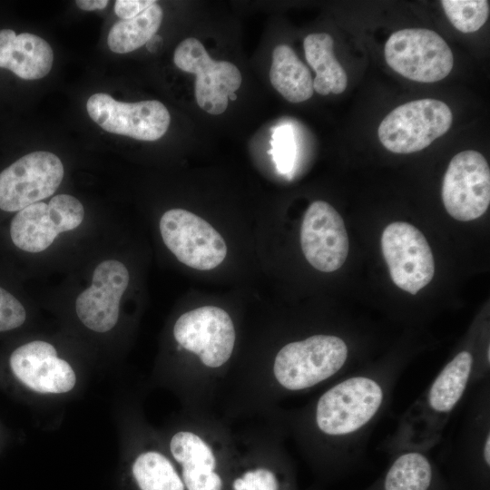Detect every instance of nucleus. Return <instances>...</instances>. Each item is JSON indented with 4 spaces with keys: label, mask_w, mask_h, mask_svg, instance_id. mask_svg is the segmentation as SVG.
Segmentation results:
<instances>
[{
    "label": "nucleus",
    "mask_w": 490,
    "mask_h": 490,
    "mask_svg": "<svg viewBox=\"0 0 490 490\" xmlns=\"http://www.w3.org/2000/svg\"><path fill=\"white\" fill-rule=\"evenodd\" d=\"M397 377L371 370L342 377L318 398L315 429L348 460L385 409Z\"/></svg>",
    "instance_id": "1"
},
{
    "label": "nucleus",
    "mask_w": 490,
    "mask_h": 490,
    "mask_svg": "<svg viewBox=\"0 0 490 490\" xmlns=\"http://www.w3.org/2000/svg\"><path fill=\"white\" fill-rule=\"evenodd\" d=\"M475 359L469 350H461L449 360L427 390L405 413L388 446L427 451L439 440L451 414L468 386L476 379Z\"/></svg>",
    "instance_id": "2"
},
{
    "label": "nucleus",
    "mask_w": 490,
    "mask_h": 490,
    "mask_svg": "<svg viewBox=\"0 0 490 490\" xmlns=\"http://www.w3.org/2000/svg\"><path fill=\"white\" fill-rule=\"evenodd\" d=\"M349 358L342 338L316 334L284 345L276 354L272 372L287 391H305L340 376Z\"/></svg>",
    "instance_id": "3"
},
{
    "label": "nucleus",
    "mask_w": 490,
    "mask_h": 490,
    "mask_svg": "<svg viewBox=\"0 0 490 490\" xmlns=\"http://www.w3.org/2000/svg\"><path fill=\"white\" fill-rule=\"evenodd\" d=\"M452 120V112L445 103L432 98L415 100L391 111L380 122L377 135L387 150L413 153L445 134Z\"/></svg>",
    "instance_id": "4"
},
{
    "label": "nucleus",
    "mask_w": 490,
    "mask_h": 490,
    "mask_svg": "<svg viewBox=\"0 0 490 490\" xmlns=\"http://www.w3.org/2000/svg\"><path fill=\"white\" fill-rule=\"evenodd\" d=\"M388 66L400 75L419 83L446 78L453 68L450 47L436 32L407 28L393 33L384 48Z\"/></svg>",
    "instance_id": "5"
},
{
    "label": "nucleus",
    "mask_w": 490,
    "mask_h": 490,
    "mask_svg": "<svg viewBox=\"0 0 490 490\" xmlns=\"http://www.w3.org/2000/svg\"><path fill=\"white\" fill-rule=\"evenodd\" d=\"M165 246L184 265L211 270L227 256L222 236L204 219L184 209H171L160 220Z\"/></svg>",
    "instance_id": "6"
},
{
    "label": "nucleus",
    "mask_w": 490,
    "mask_h": 490,
    "mask_svg": "<svg viewBox=\"0 0 490 490\" xmlns=\"http://www.w3.org/2000/svg\"><path fill=\"white\" fill-rule=\"evenodd\" d=\"M173 336L185 350L210 368L222 367L231 357L236 330L229 313L216 306H202L181 314Z\"/></svg>",
    "instance_id": "7"
},
{
    "label": "nucleus",
    "mask_w": 490,
    "mask_h": 490,
    "mask_svg": "<svg viewBox=\"0 0 490 490\" xmlns=\"http://www.w3.org/2000/svg\"><path fill=\"white\" fill-rule=\"evenodd\" d=\"M381 249L392 281L415 295L435 274L431 248L423 233L413 225L396 221L388 224L381 236Z\"/></svg>",
    "instance_id": "8"
},
{
    "label": "nucleus",
    "mask_w": 490,
    "mask_h": 490,
    "mask_svg": "<svg viewBox=\"0 0 490 490\" xmlns=\"http://www.w3.org/2000/svg\"><path fill=\"white\" fill-rule=\"evenodd\" d=\"M173 62L180 70L196 75L195 97L202 110L213 115L226 111L230 94L242 82L237 66L227 61H214L203 44L192 37L176 47Z\"/></svg>",
    "instance_id": "9"
},
{
    "label": "nucleus",
    "mask_w": 490,
    "mask_h": 490,
    "mask_svg": "<svg viewBox=\"0 0 490 490\" xmlns=\"http://www.w3.org/2000/svg\"><path fill=\"white\" fill-rule=\"evenodd\" d=\"M84 210L79 200L69 194H57L48 203L38 201L19 211L10 225L14 244L27 252L46 250L64 231L77 228Z\"/></svg>",
    "instance_id": "10"
},
{
    "label": "nucleus",
    "mask_w": 490,
    "mask_h": 490,
    "mask_svg": "<svg viewBox=\"0 0 490 490\" xmlns=\"http://www.w3.org/2000/svg\"><path fill=\"white\" fill-rule=\"evenodd\" d=\"M64 177V166L54 153H28L0 172V209L19 211L51 196Z\"/></svg>",
    "instance_id": "11"
},
{
    "label": "nucleus",
    "mask_w": 490,
    "mask_h": 490,
    "mask_svg": "<svg viewBox=\"0 0 490 490\" xmlns=\"http://www.w3.org/2000/svg\"><path fill=\"white\" fill-rule=\"evenodd\" d=\"M442 200L447 213L460 221L481 217L490 204V170L477 151L466 150L450 161L443 178Z\"/></svg>",
    "instance_id": "12"
},
{
    "label": "nucleus",
    "mask_w": 490,
    "mask_h": 490,
    "mask_svg": "<svg viewBox=\"0 0 490 490\" xmlns=\"http://www.w3.org/2000/svg\"><path fill=\"white\" fill-rule=\"evenodd\" d=\"M86 109L92 120L106 132L140 141L160 139L171 122L167 108L156 100L122 103L97 93L88 99Z\"/></svg>",
    "instance_id": "13"
},
{
    "label": "nucleus",
    "mask_w": 490,
    "mask_h": 490,
    "mask_svg": "<svg viewBox=\"0 0 490 490\" xmlns=\"http://www.w3.org/2000/svg\"><path fill=\"white\" fill-rule=\"evenodd\" d=\"M300 245L308 262L322 272L338 270L348 254L343 219L333 206L315 201L307 209L300 228Z\"/></svg>",
    "instance_id": "14"
},
{
    "label": "nucleus",
    "mask_w": 490,
    "mask_h": 490,
    "mask_svg": "<svg viewBox=\"0 0 490 490\" xmlns=\"http://www.w3.org/2000/svg\"><path fill=\"white\" fill-rule=\"evenodd\" d=\"M129 279L127 268L119 260H106L96 266L91 286L75 301L76 314L86 328L102 333L115 326Z\"/></svg>",
    "instance_id": "15"
},
{
    "label": "nucleus",
    "mask_w": 490,
    "mask_h": 490,
    "mask_svg": "<svg viewBox=\"0 0 490 490\" xmlns=\"http://www.w3.org/2000/svg\"><path fill=\"white\" fill-rule=\"evenodd\" d=\"M10 366L24 385L39 393H65L75 385L72 367L45 341L34 340L17 348L10 357Z\"/></svg>",
    "instance_id": "16"
},
{
    "label": "nucleus",
    "mask_w": 490,
    "mask_h": 490,
    "mask_svg": "<svg viewBox=\"0 0 490 490\" xmlns=\"http://www.w3.org/2000/svg\"><path fill=\"white\" fill-rule=\"evenodd\" d=\"M170 449L181 466V480L187 490H221L222 481L215 471L216 456L200 435L179 431L172 437Z\"/></svg>",
    "instance_id": "17"
},
{
    "label": "nucleus",
    "mask_w": 490,
    "mask_h": 490,
    "mask_svg": "<svg viewBox=\"0 0 490 490\" xmlns=\"http://www.w3.org/2000/svg\"><path fill=\"white\" fill-rule=\"evenodd\" d=\"M53 62L52 47L44 39L30 33L0 30V67L22 79L36 80L50 72Z\"/></svg>",
    "instance_id": "18"
},
{
    "label": "nucleus",
    "mask_w": 490,
    "mask_h": 490,
    "mask_svg": "<svg viewBox=\"0 0 490 490\" xmlns=\"http://www.w3.org/2000/svg\"><path fill=\"white\" fill-rule=\"evenodd\" d=\"M384 475L367 490H446L426 451L397 452Z\"/></svg>",
    "instance_id": "19"
},
{
    "label": "nucleus",
    "mask_w": 490,
    "mask_h": 490,
    "mask_svg": "<svg viewBox=\"0 0 490 490\" xmlns=\"http://www.w3.org/2000/svg\"><path fill=\"white\" fill-rule=\"evenodd\" d=\"M303 46L306 60L316 72L314 91L321 95L343 93L347 88L348 76L334 55L331 35L327 33L309 34L305 37Z\"/></svg>",
    "instance_id": "20"
},
{
    "label": "nucleus",
    "mask_w": 490,
    "mask_h": 490,
    "mask_svg": "<svg viewBox=\"0 0 490 490\" xmlns=\"http://www.w3.org/2000/svg\"><path fill=\"white\" fill-rule=\"evenodd\" d=\"M270 80L272 86L290 103H302L313 95L311 74L289 45L279 44L274 48Z\"/></svg>",
    "instance_id": "21"
},
{
    "label": "nucleus",
    "mask_w": 490,
    "mask_h": 490,
    "mask_svg": "<svg viewBox=\"0 0 490 490\" xmlns=\"http://www.w3.org/2000/svg\"><path fill=\"white\" fill-rule=\"evenodd\" d=\"M162 16V9L156 2L135 17L118 21L108 34L110 50L126 54L147 44L158 31Z\"/></svg>",
    "instance_id": "22"
},
{
    "label": "nucleus",
    "mask_w": 490,
    "mask_h": 490,
    "mask_svg": "<svg viewBox=\"0 0 490 490\" xmlns=\"http://www.w3.org/2000/svg\"><path fill=\"white\" fill-rule=\"evenodd\" d=\"M141 490H184V485L170 460L156 451L141 454L132 465Z\"/></svg>",
    "instance_id": "23"
},
{
    "label": "nucleus",
    "mask_w": 490,
    "mask_h": 490,
    "mask_svg": "<svg viewBox=\"0 0 490 490\" xmlns=\"http://www.w3.org/2000/svg\"><path fill=\"white\" fill-rule=\"evenodd\" d=\"M441 4L451 24L466 34L479 30L490 13L487 0H443Z\"/></svg>",
    "instance_id": "24"
},
{
    "label": "nucleus",
    "mask_w": 490,
    "mask_h": 490,
    "mask_svg": "<svg viewBox=\"0 0 490 490\" xmlns=\"http://www.w3.org/2000/svg\"><path fill=\"white\" fill-rule=\"evenodd\" d=\"M271 141L273 154L278 167L282 172L290 170L295 156V142L289 126H279L275 129Z\"/></svg>",
    "instance_id": "25"
},
{
    "label": "nucleus",
    "mask_w": 490,
    "mask_h": 490,
    "mask_svg": "<svg viewBox=\"0 0 490 490\" xmlns=\"http://www.w3.org/2000/svg\"><path fill=\"white\" fill-rule=\"evenodd\" d=\"M233 490H279L275 474L267 468L258 467L246 471L232 484Z\"/></svg>",
    "instance_id": "26"
},
{
    "label": "nucleus",
    "mask_w": 490,
    "mask_h": 490,
    "mask_svg": "<svg viewBox=\"0 0 490 490\" xmlns=\"http://www.w3.org/2000/svg\"><path fill=\"white\" fill-rule=\"evenodd\" d=\"M25 318V309L20 301L0 287V331L20 327Z\"/></svg>",
    "instance_id": "27"
},
{
    "label": "nucleus",
    "mask_w": 490,
    "mask_h": 490,
    "mask_svg": "<svg viewBox=\"0 0 490 490\" xmlns=\"http://www.w3.org/2000/svg\"><path fill=\"white\" fill-rule=\"evenodd\" d=\"M154 3V0H117L114 12L121 20H127L137 16Z\"/></svg>",
    "instance_id": "28"
},
{
    "label": "nucleus",
    "mask_w": 490,
    "mask_h": 490,
    "mask_svg": "<svg viewBox=\"0 0 490 490\" xmlns=\"http://www.w3.org/2000/svg\"><path fill=\"white\" fill-rule=\"evenodd\" d=\"M76 5L84 11L102 10L108 5L107 0H77Z\"/></svg>",
    "instance_id": "29"
},
{
    "label": "nucleus",
    "mask_w": 490,
    "mask_h": 490,
    "mask_svg": "<svg viewBox=\"0 0 490 490\" xmlns=\"http://www.w3.org/2000/svg\"><path fill=\"white\" fill-rule=\"evenodd\" d=\"M236 98H237V95L235 94V93H230L229 96V99H230L231 101H235Z\"/></svg>",
    "instance_id": "30"
}]
</instances>
